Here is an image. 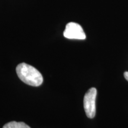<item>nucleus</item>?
Returning a JSON list of instances; mask_svg holds the SVG:
<instances>
[{
	"label": "nucleus",
	"mask_w": 128,
	"mask_h": 128,
	"mask_svg": "<svg viewBox=\"0 0 128 128\" xmlns=\"http://www.w3.org/2000/svg\"><path fill=\"white\" fill-rule=\"evenodd\" d=\"M19 78L26 84L38 87L43 82V76L37 69L26 63H21L16 68Z\"/></svg>",
	"instance_id": "f257e3e1"
},
{
	"label": "nucleus",
	"mask_w": 128,
	"mask_h": 128,
	"mask_svg": "<svg viewBox=\"0 0 128 128\" xmlns=\"http://www.w3.org/2000/svg\"><path fill=\"white\" fill-rule=\"evenodd\" d=\"M97 90L91 88L87 91L84 97V108L86 115L90 119H92L96 115V98Z\"/></svg>",
	"instance_id": "f03ea898"
},
{
	"label": "nucleus",
	"mask_w": 128,
	"mask_h": 128,
	"mask_svg": "<svg viewBox=\"0 0 128 128\" xmlns=\"http://www.w3.org/2000/svg\"><path fill=\"white\" fill-rule=\"evenodd\" d=\"M64 36L69 39L84 40L86 38L82 27L79 24L74 22L67 24L64 32Z\"/></svg>",
	"instance_id": "7ed1b4c3"
},
{
	"label": "nucleus",
	"mask_w": 128,
	"mask_h": 128,
	"mask_svg": "<svg viewBox=\"0 0 128 128\" xmlns=\"http://www.w3.org/2000/svg\"><path fill=\"white\" fill-rule=\"evenodd\" d=\"M2 128H30L28 124L24 122H17L16 121L7 123L3 126Z\"/></svg>",
	"instance_id": "20e7f679"
},
{
	"label": "nucleus",
	"mask_w": 128,
	"mask_h": 128,
	"mask_svg": "<svg viewBox=\"0 0 128 128\" xmlns=\"http://www.w3.org/2000/svg\"><path fill=\"white\" fill-rule=\"evenodd\" d=\"M124 76L125 78V79L128 81V72L126 71L124 72Z\"/></svg>",
	"instance_id": "39448f33"
}]
</instances>
